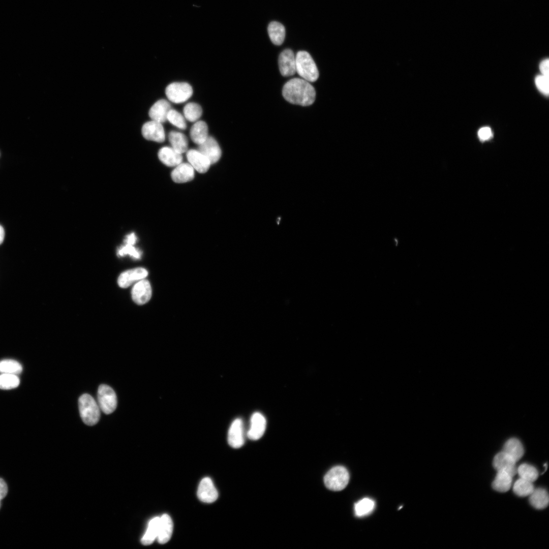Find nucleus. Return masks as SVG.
<instances>
[{"label":"nucleus","instance_id":"nucleus-39","mask_svg":"<svg viewBox=\"0 0 549 549\" xmlns=\"http://www.w3.org/2000/svg\"><path fill=\"white\" fill-rule=\"evenodd\" d=\"M8 486L4 479L0 478V500L7 495Z\"/></svg>","mask_w":549,"mask_h":549},{"label":"nucleus","instance_id":"nucleus-3","mask_svg":"<svg viewBox=\"0 0 549 549\" xmlns=\"http://www.w3.org/2000/svg\"><path fill=\"white\" fill-rule=\"evenodd\" d=\"M78 406L81 418L85 424L92 426L98 423L100 417V408L90 394L81 395L78 400Z\"/></svg>","mask_w":549,"mask_h":549},{"label":"nucleus","instance_id":"nucleus-23","mask_svg":"<svg viewBox=\"0 0 549 549\" xmlns=\"http://www.w3.org/2000/svg\"><path fill=\"white\" fill-rule=\"evenodd\" d=\"M529 502L531 505L538 509L546 508L548 504L549 497L547 492L544 489H534L529 495Z\"/></svg>","mask_w":549,"mask_h":549},{"label":"nucleus","instance_id":"nucleus-7","mask_svg":"<svg viewBox=\"0 0 549 549\" xmlns=\"http://www.w3.org/2000/svg\"><path fill=\"white\" fill-rule=\"evenodd\" d=\"M151 293L150 283L144 279L137 282L133 286L131 291L133 300L139 305L147 302L151 298Z\"/></svg>","mask_w":549,"mask_h":549},{"label":"nucleus","instance_id":"nucleus-41","mask_svg":"<svg viewBox=\"0 0 549 549\" xmlns=\"http://www.w3.org/2000/svg\"><path fill=\"white\" fill-rule=\"evenodd\" d=\"M5 237V231L3 227L0 225V245L3 242Z\"/></svg>","mask_w":549,"mask_h":549},{"label":"nucleus","instance_id":"nucleus-8","mask_svg":"<svg viewBox=\"0 0 549 549\" xmlns=\"http://www.w3.org/2000/svg\"><path fill=\"white\" fill-rule=\"evenodd\" d=\"M142 134L148 140L163 142L165 139V134L162 123L151 120L145 123L142 128Z\"/></svg>","mask_w":549,"mask_h":549},{"label":"nucleus","instance_id":"nucleus-34","mask_svg":"<svg viewBox=\"0 0 549 549\" xmlns=\"http://www.w3.org/2000/svg\"><path fill=\"white\" fill-rule=\"evenodd\" d=\"M167 120L176 127L185 130L187 128V124L185 117L176 110L171 109L167 115Z\"/></svg>","mask_w":549,"mask_h":549},{"label":"nucleus","instance_id":"nucleus-19","mask_svg":"<svg viewBox=\"0 0 549 549\" xmlns=\"http://www.w3.org/2000/svg\"><path fill=\"white\" fill-rule=\"evenodd\" d=\"M173 528V524L170 516L167 514H163L160 517L159 531L157 540L160 544L167 542L171 537Z\"/></svg>","mask_w":549,"mask_h":549},{"label":"nucleus","instance_id":"nucleus-26","mask_svg":"<svg viewBox=\"0 0 549 549\" xmlns=\"http://www.w3.org/2000/svg\"><path fill=\"white\" fill-rule=\"evenodd\" d=\"M267 30L269 38L274 45H280L283 43L285 36V29L283 24L272 21L269 24Z\"/></svg>","mask_w":549,"mask_h":549},{"label":"nucleus","instance_id":"nucleus-6","mask_svg":"<svg viewBox=\"0 0 549 549\" xmlns=\"http://www.w3.org/2000/svg\"><path fill=\"white\" fill-rule=\"evenodd\" d=\"M165 94L170 101L179 104L186 102L192 96L193 89L187 82H173L167 86Z\"/></svg>","mask_w":549,"mask_h":549},{"label":"nucleus","instance_id":"nucleus-35","mask_svg":"<svg viewBox=\"0 0 549 549\" xmlns=\"http://www.w3.org/2000/svg\"><path fill=\"white\" fill-rule=\"evenodd\" d=\"M134 246V245L125 243V245L118 249L117 255L119 256L129 255L134 258L139 259L141 257V253Z\"/></svg>","mask_w":549,"mask_h":549},{"label":"nucleus","instance_id":"nucleus-31","mask_svg":"<svg viewBox=\"0 0 549 549\" xmlns=\"http://www.w3.org/2000/svg\"><path fill=\"white\" fill-rule=\"evenodd\" d=\"M185 118L189 121H196L201 116L202 109L198 104L191 102L187 104L183 110Z\"/></svg>","mask_w":549,"mask_h":549},{"label":"nucleus","instance_id":"nucleus-11","mask_svg":"<svg viewBox=\"0 0 549 549\" xmlns=\"http://www.w3.org/2000/svg\"><path fill=\"white\" fill-rule=\"evenodd\" d=\"M279 66L281 74L284 76H291L296 72L295 56L290 49L283 50L279 57Z\"/></svg>","mask_w":549,"mask_h":549},{"label":"nucleus","instance_id":"nucleus-13","mask_svg":"<svg viewBox=\"0 0 549 549\" xmlns=\"http://www.w3.org/2000/svg\"><path fill=\"white\" fill-rule=\"evenodd\" d=\"M148 274L144 268L138 267L123 272L118 277L117 283L123 288L129 287L135 282L144 279Z\"/></svg>","mask_w":549,"mask_h":549},{"label":"nucleus","instance_id":"nucleus-14","mask_svg":"<svg viewBox=\"0 0 549 549\" xmlns=\"http://www.w3.org/2000/svg\"><path fill=\"white\" fill-rule=\"evenodd\" d=\"M243 422L239 418L235 419L231 423L228 434L229 444L233 448L241 447L244 443Z\"/></svg>","mask_w":549,"mask_h":549},{"label":"nucleus","instance_id":"nucleus-12","mask_svg":"<svg viewBox=\"0 0 549 549\" xmlns=\"http://www.w3.org/2000/svg\"><path fill=\"white\" fill-rule=\"evenodd\" d=\"M516 463L510 456L502 451L495 456L493 465L497 471L506 472L513 477L517 473Z\"/></svg>","mask_w":549,"mask_h":549},{"label":"nucleus","instance_id":"nucleus-29","mask_svg":"<svg viewBox=\"0 0 549 549\" xmlns=\"http://www.w3.org/2000/svg\"><path fill=\"white\" fill-rule=\"evenodd\" d=\"M374 507V501L370 498H364L355 504V513L357 516H363L372 512Z\"/></svg>","mask_w":549,"mask_h":549},{"label":"nucleus","instance_id":"nucleus-24","mask_svg":"<svg viewBox=\"0 0 549 549\" xmlns=\"http://www.w3.org/2000/svg\"><path fill=\"white\" fill-rule=\"evenodd\" d=\"M512 476L508 473L498 471L492 483L493 489L499 492H506L511 486Z\"/></svg>","mask_w":549,"mask_h":549},{"label":"nucleus","instance_id":"nucleus-21","mask_svg":"<svg viewBox=\"0 0 549 549\" xmlns=\"http://www.w3.org/2000/svg\"><path fill=\"white\" fill-rule=\"evenodd\" d=\"M190 135L195 143L201 144L208 136L207 125L202 120L195 122L190 129Z\"/></svg>","mask_w":549,"mask_h":549},{"label":"nucleus","instance_id":"nucleus-27","mask_svg":"<svg viewBox=\"0 0 549 549\" xmlns=\"http://www.w3.org/2000/svg\"><path fill=\"white\" fill-rule=\"evenodd\" d=\"M159 521L160 517L157 516L149 521L146 531L141 539V542L143 544H150L155 539L157 538Z\"/></svg>","mask_w":549,"mask_h":549},{"label":"nucleus","instance_id":"nucleus-1","mask_svg":"<svg viewBox=\"0 0 549 549\" xmlns=\"http://www.w3.org/2000/svg\"><path fill=\"white\" fill-rule=\"evenodd\" d=\"M282 94L290 103L303 106L312 105L316 98V92L309 81L294 78L287 81L283 86Z\"/></svg>","mask_w":549,"mask_h":549},{"label":"nucleus","instance_id":"nucleus-38","mask_svg":"<svg viewBox=\"0 0 549 549\" xmlns=\"http://www.w3.org/2000/svg\"><path fill=\"white\" fill-rule=\"evenodd\" d=\"M539 69L542 75L549 77V60L548 58L543 60L540 63Z\"/></svg>","mask_w":549,"mask_h":549},{"label":"nucleus","instance_id":"nucleus-10","mask_svg":"<svg viewBox=\"0 0 549 549\" xmlns=\"http://www.w3.org/2000/svg\"><path fill=\"white\" fill-rule=\"evenodd\" d=\"M198 150L203 154L212 164L221 158L222 152L217 141L211 136H208L204 142L200 145Z\"/></svg>","mask_w":549,"mask_h":549},{"label":"nucleus","instance_id":"nucleus-30","mask_svg":"<svg viewBox=\"0 0 549 549\" xmlns=\"http://www.w3.org/2000/svg\"><path fill=\"white\" fill-rule=\"evenodd\" d=\"M517 473L520 478L531 482L535 481L538 477V472L536 468L528 464H522L517 468Z\"/></svg>","mask_w":549,"mask_h":549},{"label":"nucleus","instance_id":"nucleus-15","mask_svg":"<svg viewBox=\"0 0 549 549\" xmlns=\"http://www.w3.org/2000/svg\"><path fill=\"white\" fill-rule=\"evenodd\" d=\"M186 156L189 164L199 173L207 172L211 165L209 160L198 150L190 149L187 151Z\"/></svg>","mask_w":549,"mask_h":549},{"label":"nucleus","instance_id":"nucleus-22","mask_svg":"<svg viewBox=\"0 0 549 549\" xmlns=\"http://www.w3.org/2000/svg\"><path fill=\"white\" fill-rule=\"evenodd\" d=\"M503 451L510 456L517 462L524 453V449L522 443L516 438L508 439L504 444Z\"/></svg>","mask_w":549,"mask_h":549},{"label":"nucleus","instance_id":"nucleus-36","mask_svg":"<svg viewBox=\"0 0 549 549\" xmlns=\"http://www.w3.org/2000/svg\"><path fill=\"white\" fill-rule=\"evenodd\" d=\"M535 83L537 88L544 95L547 96L549 93V77L543 75H538L535 79Z\"/></svg>","mask_w":549,"mask_h":549},{"label":"nucleus","instance_id":"nucleus-16","mask_svg":"<svg viewBox=\"0 0 549 549\" xmlns=\"http://www.w3.org/2000/svg\"><path fill=\"white\" fill-rule=\"evenodd\" d=\"M266 421L264 416L259 412L254 413L250 421V428L248 432V437L251 440H256L264 434Z\"/></svg>","mask_w":549,"mask_h":549},{"label":"nucleus","instance_id":"nucleus-28","mask_svg":"<svg viewBox=\"0 0 549 549\" xmlns=\"http://www.w3.org/2000/svg\"><path fill=\"white\" fill-rule=\"evenodd\" d=\"M534 490L533 482L521 478L516 480L513 485L514 493L520 497L529 496Z\"/></svg>","mask_w":549,"mask_h":549},{"label":"nucleus","instance_id":"nucleus-33","mask_svg":"<svg viewBox=\"0 0 549 549\" xmlns=\"http://www.w3.org/2000/svg\"><path fill=\"white\" fill-rule=\"evenodd\" d=\"M20 380L16 375L2 374L0 375V388L11 389L17 387Z\"/></svg>","mask_w":549,"mask_h":549},{"label":"nucleus","instance_id":"nucleus-4","mask_svg":"<svg viewBox=\"0 0 549 549\" xmlns=\"http://www.w3.org/2000/svg\"><path fill=\"white\" fill-rule=\"evenodd\" d=\"M349 481V472L346 468L341 466L331 468L324 478L326 487L334 491L343 490L348 484Z\"/></svg>","mask_w":549,"mask_h":549},{"label":"nucleus","instance_id":"nucleus-2","mask_svg":"<svg viewBox=\"0 0 549 549\" xmlns=\"http://www.w3.org/2000/svg\"><path fill=\"white\" fill-rule=\"evenodd\" d=\"M296 72L309 82L316 81L319 72L311 55L306 51H298L295 56Z\"/></svg>","mask_w":549,"mask_h":549},{"label":"nucleus","instance_id":"nucleus-37","mask_svg":"<svg viewBox=\"0 0 549 549\" xmlns=\"http://www.w3.org/2000/svg\"><path fill=\"white\" fill-rule=\"evenodd\" d=\"M492 130L488 127H482L478 131V136L481 141L489 140L492 137Z\"/></svg>","mask_w":549,"mask_h":549},{"label":"nucleus","instance_id":"nucleus-17","mask_svg":"<svg viewBox=\"0 0 549 549\" xmlns=\"http://www.w3.org/2000/svg\"><path fill=\"white\" fill-rule=\"evenodd\" d=\"M171 109L170 104L166 100L157 101L150 108L148 115L151 120L161 123L167 120V115Z\"/></svg>","mask_w":549,"mask_h":549},{"label":"nucleus","instance_id":"nucleus-20","mask_svg":"<svg viewBox=\"0 0 549 549\" xmlns=\"http://www.w3.org/2000/svg\"><path fill=\"white\" fill-rule=\"evenodd\" d=\"M158 157L163 164L169 167H175L182 161L181 154L171 147L161 148L158 152Z\"/></svg>","mask_w":549,"mask_h":549},{"label":"nucleus","instance_id":"nucleus-40","mask_svg":"<svg viewBox=\"0 0 549 549\" xmlns=\"http://www.w3.org/2000/svg\"><path fill=\"white\" fill-rule=\"evenodd\" d=\"M137 241V237L134 233H131L127 235L125 240V242L131 245H135Z\"/></svg>","mask_w":549,"mask_h":549},{"label":"nucleus","instance_id":"nucleus-32","mask_svg":"<svg viewBox=\"0 0 549 549\" xmlns=\"http://www.w3.org/2000/svg\"><path fill=\"white\" fill-rule=\"evenodd\" d=\"M22 370L21 365L17 361L12 359H6L0 361V373L17 375Z\"/></svg>","mask_w":549,"mask_h":549},{"label":"nucleus","instance_id":"nucleus-9","mask_svg":"<svg viewBox=\"0 0 549 549\" xmlns=\"http://www.w3.org/2000/svg\"><path fill=\"white\" fill-rule=\"evenodd\" d=\"M197 496L200 501L207 503H212L217 499L218 493L210 478L204 477L201 480L197 490Z\"/></svg>","mask_w":549,"mask_h":549},{"label":"nucleus","instance_id":"nucleus-25","mask_svg":"<svg viewBox=\"0 0 549 549\" xmlns=\"http://www.w3.org/2000/svg\"><path fill=\"white\" fill-rule=\"evenodd\" d=\"M168 139L171 147L178 152L182 154L188 150V140L183 133L171 131L168 134Z\"/></svg>","mask_w":549,"mask_h":549},{"label":"nucleus","instance_id":"nucleus-18","mask_svg":"<svg viewBox=\"0 0 549 549\" xmlns=\"http://www.w3.org/2000/svg\"><path fill=\"white\" fill-rule=\"evenodd\" d=\"M194 169L189 164L181 163L171 172L172 180L177 183H184L192 180L194 177Z\"/></svg>","mask_w":549,"mask_h":549},{"label":"nucleus","instance_id":"nucleus-5","mask_svg":"<svg viewBox=\"0 0 549 549\" xmlns=\"http://www.w3.org/2000/svg\"><path fill=\"white\" fill-rule=\"evenodd\" d=\"M97 398L98 405L104 413L109 414L115 410L117 397L115 391L110 386L106 384L100 385L98 390Z\"/></svg>","mask_w":549,"mask_h":549}]
</instances>
